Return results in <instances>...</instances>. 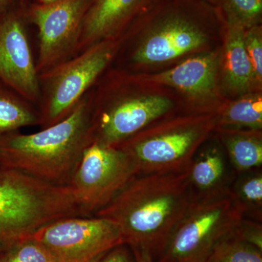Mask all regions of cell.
<instances>
[{
	"label": "cell",
	"mask_w": 262,
	"mask_h": 262,
	"mask_svg": "<svg viewBox=\"0 0 262 262\" xmlns=\"http://www.w3.org/2000/svg\"><path fill=\"white\" fill-rule=\"evenodd\" d=\"M35 125L39 115L31 103L0 82V137Z\"/></svg>",
	"instance_id": "obj_18"
},
{
	"label": "cell",
	"mask_w": 262,
	"mask_h": 262,
	"mask_svg": "<svg viewBox=\"0 0 262 262\" xmlns=\"http://www.w3.org/2000/svg\"><path fill=\"white\" fill-rule=\"evenodd\" d=\"M58 1H59V0H34V3L39 5H50Z\"/></svg>",
	"instance_id": "obj_28"
},
{
	"label": "cell",
	"mask_w": 262,
	"mask_h": 262,
	"mask_svg": "<svg viewBox=\"0 0 262 262\" xmlns=\"http://www.w3.org/2000/svg\"><path fill=\"white\" fill-rule=\"evenodd\" d=\"M233 234L239 239L262 250V222L243 218Z\"/></svg>",
	"instance_id": "obj_24"
},
{
	"label": "cell",
	"mask_w": 262,
	"mask_h": 262,
	"mask_svg": "<svg viewBox=\"0 0 262 262\" xmlns=\"http://www.w3.org/2000/svg\"><path fill=\"white\" fill-rule=\"evenodd\" d=\"M236 176L222 144L210 143L200 147L188 168L193 201L229 195Z\"/></svg>",
	"instance_id": "obj_12"
},
{
	"label": "cell",
	"mask_w": 262,
	"mask_h": 262,
	"mask_svg": "<svg viewBox=\"0 0 262 262\" xmlns=\"http://www.w3.org/2000/svg\"><path fill=\"white\" fill-rule=\"evenodd\" d=\"M216 124L220 128L261 130L262 99L254 96L243 98L229 104L221 114Z\"/></svg>",
	"instance_id": "obj_19"
},
{
	"label": "cell",
	"mask_w": 262,
	"mask_h": 262,
	"mask_svg": "<svg viewBox=\"0 0 262 262\" xmlns=\"http://www.w3.org/2000/svg\"><path fill=\"white\" fill-rule=\"evenodd\" d=\"M91 0H59L50 5L31 3L26 16L37 29L38 73L46 72L75 55L81 27Z\"/></svg>",
	"instance_id": "obj_9"
},
{
	"label": "cell",
	"mask_w": 262,
	"mask_h": 262,
	"mask_svg": "<svg viewBox=\"0 0 262 262\" xmlns=\"http://www.w3.org/2000/svg\"><path fill=\"white\" fill-rule=\"evenodd\" d=\"M244 42L248 56L253 70L255 78L261 80L262 41L261 28L258 25L246 27Z\"/></svg>",
	"instance_id": "obj_23"
},
{
	"label": "cell",
	"mask_w": 262,
	"mask_h": 262,
	"mask_svg": "<svg viewBox=\"0 0 262 262\" xmlns=\"http://www.w3.org/2000/svg\"><path fill=\"white\" fill-rule=\"evenodd\" d=\"M0 262H54L47 249L37 241L24 239L3 248Z\"/></svg>",
	"instance_id": "obj_21"
},
{
	"label": "cell",
	"mask_w": 262,
	"mask_h": 262,
	"mask_svg": "<svg viewBox=\"0 0 262 262\" xmlns=\"http://www.w3.org/2000/svg\"><path fill=\"white\" fill-rule=\"evenodd\" d=\"M75 216L87 215L69 186L0 165V248L29 238L55 221Z\"/></svg>",
	"instance_id": "obj_3"
},
{
	"label": "cell",
	"mask_w": 262,
	"mask_h": 262,
	"mask_svg": "<svg viewBox=\"0 0 262 262\" xmlns=\"http://www.w3.org/2000/svg\"><path fill=\"white\" fill-rule=\"evenodd\" d=\"M262 168L237 173L229 195L244 218L262 222Z\"/></svg>",
	"instance_id": "obj_17"
},
{
	"label": "cell",
	"mask_w": 262,
	"mask_h": 262,
	"mask_svg": "<svg viewBox=\"0 0 262 262\" xmlns=\"http://www.w3.org/2000/svg\"><path fill=\"white\" fill-rule=\"evenodd\" d=\"M243 218L229 194L193 202L155 262H205L215 245L232 233Z\"/></svg>",
	"instance_id": "obj_6"
},
{
	"label": "cell",
	"mask_w": 262,
	"mask_h": 262,
	"mask_svg": "<svg viewBox=\"0 0 262 262\" xmlns=\"http://www.w3.org/2000/svg\"><path fill=\"white\" fill-rule=\"evenodd\" d=\"M215 124L206 117L182 119L146 127L117 146L132 160L138 175L186 171Z\"/></svg>",
	"instance_id": "obj_4"
},
{
	"label": "cell",
	"mask_w": 262,
	"mask_h": 262,
	"mask_svg": "<svg viewBox=\"0 0 262 262\" xmlns=\"http://www.w3.org/2000/svg\"><path fill=\"white\" fill-rule=\"evenodd\" d=\"M15 1V0H0V15L9 9Z\"/></svg>",
	"instance_id": "obj_27"
},
{
	"label": "cell",
	"mask_w": 262,
	"mask_h": 262,
	"mask_svg": "<svg viewBox=\"0 0 262 262\" xmlns=\"http://www.w3.org/2000/svg\"><path fill=\"white\" fill-rule=\"evenodd\" d=\"M26 5L15 0L0 15V82L29 103L39 102L37 64L29 42Z\"/></svg>",
	"instance_id": "obj_10"
},
{
	"label": "cell",
	"mask_w": 262,
	"mask_h": 262,
	"mask_svg": "<svg viewBox=\"0 0 262 262\" xmlns=\"http://www.w3.org/2000/svg\"><path fill=\"white\" fill-rule=\"evenodd\" d=\"M137 175L135 165L122 149L93 141L84 150L69 187L85 214L92 216Z\"/></svg>",
	"instance_id": "obj_7"
},
{
	"label": "cell",
	"mask_w": 262,
	"mask_h": 262,
	"mask_svg": "<svg viewBox=\"0 0 262 262\" xmlns=\"http://www.w3.org/2000/svg\"><path fill=\"white\" fill-rule=\"evenodd\" d=\"M227 20L225 47L226 80L231 89L246 91L254 77L244 42L246 27L233 19Z\"/></svg>",
	"instance_id": "obj_15"
},
{
	"label": "cell",
	"mask_w": 262,
	"mask_h": 262,
	"mask_svg": "<svg viewBox=\"0 0 262 262\" xmlns=\"http://www.w3.org/2000/svg\"><path fill=\"white\" fill-rule=\"evenodd\" d=\"M172 107L170 99L159 96H122L96 105L91 101L93 141L117 146L149 127Z\"/></svg>",
	"instance_id": "obj_11"
},
{
	"label": "cell",
	"mask_w": 262,
	"mask_h": 262,
	"mask_svg": "<svg viewBox=\"0 0 262 262\" xmlns=\"http://www.w3.org/2000/svg\"><path fill=\"white\" fill-rule=\"evenodd\" d=\"M2 249H3V248H0V253H1Z\"/></svg>",
	"instance_id": "obj_31"
},
{
	"label": "cell",
	"mask_w": 262,
	"mask_h": 262,
	"mask_svg": "<svg viewBox=\"0 0 262 262\" xmlns=\"http://www.w3.org/2000/svg\"><path fill=\"white\" fill-rule=\"evenodd\" d=\"M89 93L67 117L38 132L0 137V165L56 185L69 186L84 150L93 142Z\"/></svg>",
	"instance_id": "obj_2"
},
{
	"label": "cell",
	"mask_w": 262,
	"mask_h": 262,
	"mask_svg": "<svg viewBox=\"0 0 262 262\" xmlns=\"http://www.w3.org/2000/svg\"><path fill=\"white\" fill-rule=\"evenodd\" d=\"M18 1L23 5H28L32 3V0H18Z\"/></svg>",
	"instance_id": "obj_30"
},
{
	"label": "cell",
	"mask_w": 262,
	"mask_h": 262,
	"mask_svg": "<svg viewBox=\"0 0 262 262\" xmlns=\"http://www.w3.org/2000/svg\"><path fill=\"white\" fill-rule=\"evenodd\" d=\"M193 202L188 170L139 174L94 215L112 221L125 244L155 261Z\"/></svg>",
	"instance_id": "obj_1"
},
{
	"label": "cell",
	"mask_w": 262,
	"mask_h": 262,
	"mask_svg": "<svg viewBox=\"0 0 262 262\" xmlns=\"http://www.w3.org/2000/svg\"><path fill=\"white\" fill-rule=\"evenodd\" d=\"M217 63L218 58L213 53L194 57L152 76L151 80L194 96H204L214 89Z\"/></svg>",
	"instance_id": "obj_14"
},
{
	"label": "cell",
	"mask_w": 262,
	"mask_h": 262,
	"mask_svg": "<svg viewBox=\"0 0 262 262\" xmlns=\"http://www.w3.org/2000/svg\"><path fill=\"white\" fill-rule=\"evenodd\" d=\"M151 1L91 0L81 27L75 55L95 43L114 37L140 15Z\"/></svg>",
	"instance_id": "obj_13"
},
{
	"label": "cell",
	"mask_w": 262,
	"mask_h": 262,
	"mask_svg": "<svg viewBox=\"0 0 262 262\" xmlns=\"http://www.w3.org/2000/svg\"><path fill=\"white\" fill-rule=\"evenodd\" d=\"M29 239L44 246L54 262H95L112 248L125 244L117 225L96 215L55 221Z\"/></svg>",
	"instance_id": "obj_8"
},
{
	"label": "cell",
	"mask_w": 262,
	"mask_h": 262,
	"mask_svg": "<svg viewBox=\"0 0 262 262\" xmlns=\"http://www.w3.org/2000/svg\"><path fill=\"white\" fill-rule=\"evenodd\" d=\"M227 19H233L245 27L257 25L261 17L262 0H220Z\"/></svg>",
	"instance_id": "obj_22"
},
{
	"label": "cell",
	"mask_w": 262,
	"mask_h": 262,
	"mask_svg": "<svg viewBox=\"0 0 262 262\" xmlns=\"http://www.w3.org/2000/svg\"><path fill=\"white\" fill-rule=\"evenodd\" d=\"M132 250L135 256L136 262H155L154 258L146 251L138 248H132Z\"/></svg>",
	"instance_id": "obj_26"
},
{
	"label": "cell",
	"mask_w": 262,
	"mask_h": 262,
	"mask_svg": "<svg viewBox=\"0 0 262 262\" xmlns=\"http://www.w3.org/2000/svg\"><path fill=\"white\" fill-rule=\"evenodd\" d=\"M205 262H262V250L239 239L232 232L215 245Z\"/></svg>",
	"instance_id": "obj_20"
},
{
	"label": "cell",
	"mask_w": 262,
	"mask_h": 262,
	"mask_svg": "<svg viewBox=\"0 0 262 262\" xmlns=\"http://www.w3.org/2000/svg\"><path fill=\"white\" fill-rule=\"evenodd\" d=\"M220 139L236 173L262 168V139L259 130L220 128Z\"/></svg>",
	"instance_id": "obj_16"
},
{
	"label": "cell",
	"mask_w": 262,
	"mask_h": 262,
	"mask_svg": "<svg viewBox=\"0 0 262 262\" xmlns=\"http://www.w3.org/2000/svg\"><path fill=\"white\" fill-rule=\"evenodd\" d=\"M95 262H136L132 248L125 244L118 245Z\"/></svg>",
	"instance_id": "obj_25"
},
{
	"label": "cell",
	"mask_w": 262,
	"mask_h": 262,
	"mask_svg": "<svg viewBox=\"0 0 262 262\" xmlns=\"http://www.w3.org/2000/svg\"><path fill=\"white\" fill-rule=\"evenodd\" d=\"M115 43L100 41L39 74V125L51 126L68 116L113 58Z\"/></svg>",
	"instance_id": "obj_5"
},
{
	"label": "cell",
	"mask_w": 262,
	"mask_h": 262,
	"mask_svg": "<svg viewBox=\"0 0 262 262\" xmlns=\"http://www.w3.org/2000/svg\"><path fill=\"white\" fill-rule=\"evenodd\" d=\"M203 1L206 2V3H212V4H217L220 3V0H203Z\"/></svg>",
	"instance_id": "obj_29"
}]
</instances>
